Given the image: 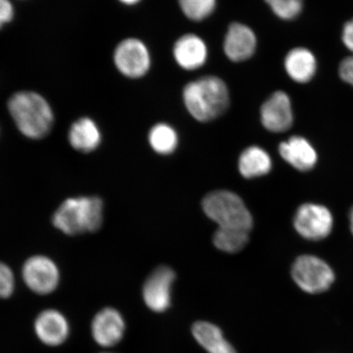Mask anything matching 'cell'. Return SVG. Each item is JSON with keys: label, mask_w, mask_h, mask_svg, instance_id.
<instances>
[{"label": "cell", "mask_w": 353, "mask_h": 353, "mask_svg": "<svg viewBox=\"0 0 353 353\" xmlns=\"http://www.w3.org/2000/svg\"><path fill=\"white\" fill-rule=\"evenodd\" d=\"M104 203L99 196H83L66 199L52 214V223L66 236L98 232L103 226Z\"/></svg>", "instance_id": "1"}, {"label": "cell", "mask_w": 353, "mask_h": 353, "mask_svg": "<svg viewBox=\"0 0 353 353\" xmlns=\"http://www.w3.org/2000/svg\"><path fill=\"white\" fill-rule=\"evenodd\" d=\"M183 101L191 116L200 122H209L222 116L230 104L226 83L207 76L188 83L183 88Z\"/></svg>", "instance_id": "2"}, {"label": "cell", "mask_w": 353, "mask_h": 353, "mask_svg": "<svg viewBox=\"0 0 353 353\" xmlns=\"http://www.w3.org/2000/svg\"><path fill=\"white\" fill-rule=\"evenodd\" d=\"M8 109L17 129L26 138H46L54 125V116L50 105L37 92H16L8 101Z\"/></svg>", "instance_id": "3"}, {"label": "cell", "mask_w": 353, "mask_h": 353, "mask_svg": "<svg viewBox=\"0 0 353 353\" xmlns=\"http://www.w3.org/2000/svg\"><path fill=\"white\" fill-rule=\"evenodd\" d=\"M208 217L219 228H235L249 232L253 228V218L241 199L228 191H215L207 195L202 203Z\"/></svg>", "instance_id": "4"}, {"label": "cell", "mask_w": 353, "mask_h": 353, "mask_svg": "<svg viewBox=\"0 0 353 353\" xmlns=\"http://www.w3.org/2000/svg\"><path fill=\"white\" fill-rule=\"evenodd\" d=\"M291 276L300 289L311 294L325 292L335 280L334 272L328 263L313 255L300 256L295 260Z\"/></svg>", "instance_id": "5"}, {"label": "cell", "mask_w": 353, "mask_h": 353, "mask_svg": "<svg viewBox=\"0 0 353 353\" xmlns=\"http://www.w3.org/2000/svg\"><path fill=\"white\" fill-rule=\"evenodd\" d=\"M21 277L33 293L48 295L59 287L61 273L54 260L46 255L37 254L26 260L21 268Z\"/></svg>", "instance_id": "6"}, {"label": "cell", "mask_w": 353, "mask_h": 353, "mask_svg": "<svg viewBox=\"0 0 353 353\" xmlns=\"http://www.w3.org/2000/svg\"><path fill=\"white\" fill-rule=\"evenodd\" d=\"M114 63L123 76L138 79L151 68V56L147 46L139 39H123L114 52Z\"/></svg>", "instance_id": "7"}, {"label": "cell", "mask_w": 353, "mask_h": 353, "mask_svg": "<svg viewBox=\"0 0 353 353\" xmlns=\"http://www.w3.org/2000/svg\"><path fill=\"white\" fill-rule=\"evenodd\" d=\"M294 225L299 235L305 239L320 241L332 232L334 219L325 206L307 203L296 211Z\"/></svg>", "instance_id": "8"}, {"label": "cell", "mask_w": 353, "mask_h": 353, "mask_svg": "<svg viewBox=\"0 0 353 353\" xmlns=\"http://www.w3.org/2000/svg\"><path fill=\"white\" fill-rule=\"evenodd\" d=\"M175 273L171 268H158L145 280L143 297L145 305L154 312H164L171 305V289Z\"/></svg>", "instance_id": "9"}, {"label": "cell", "mask_w": 353, "mask_h": 353, "mask_svg": "<svg viewBox=\"0 0 353 353\" xmlns=\"http://www.w3.org/2000/svg\"><path fill=\"white\" fill-rule=\"evenodd\" d=\"M125 319L114 307L101 309L92 321V337L98 345L103 347L117 345L125 336Z\"/></svg>", "instance_id": "10"}, {"label": "cell", "mask_w": 353, "mask_h": 353, "mask_svg": "<svg viewBox=\"0 0 353 353\" xmlns=\"http://www.w3.org/2000/svg\"><path fill=\"white\" fill-rule=\"evenodd\" d=\"M260 117L265 129L283 132L293 125L294 112L290 96L284 91H276L262 105Z\"/></svg>", "instance_id": "11"}, {"label": "cell", "mask_w": 353, "mask_h": 353, "mask_svg": "<svg viewBox=\"0 0 353 353\" xmlns=\"http://www.w3.org/2000/svg\"><path fill=\"white\" fill-rule=\"evenodd\" d=\"M39 341L48 347H59L68 341L70 333L68 319L57 309L48 308L39 313L34 322Z\"/></svg>", "instance_id": "12"}, {"label": "cell", "mask_w": 353, "mask_h": 353, "mask_svg": "<svg viewBox=\"0 0 353 353\" xmlns=\"http://www.w3.org/2000/svg\"><path fill=\"white\" fill-rule=\"evenodd\" d=\"M257 47L253 30L246 25L234 22L228 28L224 39L223 50L229 60L241 63L250 59Z\"/></svg>", "instance_id": "13"}, {"label": "cell", "mask_w": 353, "mask_h": 353, "mask_svg": "<svg viewBox=\"0 0 353 353\" xmlns=\"http://www.w3.org/2000/svg\"><path fill=\"white\" fill-rule=\"evenodd\" d=\"M173 54L180 68L194 70L205 63L208 57V48L205 41L198 35L187 34L176 41Z\"/></svg>", "instance_id": "14"}, {"label": "cell", "mask_w": 353, "mask_h": 353, "mask_svg": "<svg viewBox=\"0 0 353 353\" xmlns=\"http://www.w3.org/2000/svg\"><path fill=\"white\" fill-rule=\"evenodd\" d=\"M282 158L299 171H309L316 164L317 153L309 141L301 136H293L279 145Z\"/></svg>", "instance_id": "15"}, {"label": "cell", "mask_w": 353, "mask_h": 353, "mask_svg": "<svg viewBox=\"0 0 353 353\" xmlns=\"http://www.w3.org/2000/svg\"><path fill=\"white\" fill-rule=\"evenodd\" d=\"M317 60L314 54L304 47L294 48L285 57L284 68L294 82L307 83L312 81L317 72Z\"/></svg>", "instance_id": "16"}, {"label": "cell", "mask_w": 353, "mask_h": 353, "mask_svg": "<svg viewBox=\"0 0 353 353\" xmlns=\"http://www.w3.org/2000/svg\"><path fill=\"white\" fill-rule=\"evenodd\" d=\"M68 141L76 151L90 153L98 149L101 144V131L98 125L92 119L82 117L70 126Z\"/></svg>", "instance_id": "17"}, {"label": "cell", "mask_w": 353, "mask_h": 353, "mask_svg": "<svg viewBox=\"0 0 353 353\" xmlns=\"http://www.w3.org/2000/svg\"><path fill=\"white\" fill-rule=\"evenodd\" d=\"M192 333L196 341L208 353H237L224 337L222 330L211 322H195L192 326Z\"/></svg>", "instance_id": "18"}, {"label": "cell", "mask_w": 353, "mask_h": 353, "mask_svg": "<svg viewBox=\"0 0 353 353\" xmlns=\"http://www.w3.org/2000/svg\"><path fill=\"white\" fill-rule=\"evenodd\" d=\"M271 169V157L261 148L253 145L241 153L239 159V170L245 178L252 179L267 174Z\"/></svg>", "instance_id": "19"}, {"label": "cell", "mask_w": 353, "mask_h": 353, "mask_svg": "<svg viewBox=\"0 0 353 353\" xmlns=\"http://www.w3.org/2000/svg\"><path fill=\"white\" fill-rule=\"evenodd\" d=\"M148 140L154 151L161 154L174 152L179 143L176 131L164 123H157L152 127L149 132Z\"/></svg>", "instance_id": "20"}, {"label": "cell", "mask_w": 353, "mask_h": 353, "mask_svg": "<svg viewBox=\"0 0 353 353\" xmlns=\"http://www.w3.org/2000/svg\"><path fill=\"white\" fill-rule=\"evenodd\" d=\"M214 244L227 253L239 252L249 241V232L240 229L219 228L214 236Z\"/></svg>", "instance_id": "21"}, {"label": "cell", "mask_w": 353, "mask_h": 353, "mask_svg": "<svg viewBox=\"0 0 353 353\" xmlns=\"http://www.w3.org/2000/svg\"><path fill=\"white\" fill-rule=\"evenodd\" d=\"M184 15L192 21H203L214 12L216 0H179Z\"/></svg>", "instance_id": "22"}, {"label": "cell", "mask_w": 353, "mask_h": 353, "mask_svg": "<svg viewBox=\"0 0 353 353\" xmlns=\"http://www.w3.org/2000/svg\"><path fill=\"white\" fill-rule=\"evenodd\" d=\"M280 19L290 21L297 19L303 8V0H264Z\"/></svg>", "instance_id": "23"}, {"label": "cell", "mask_w": 353, "mask_h": 353, "mask_svg": "<svg viewBox=\"0 0 353 353\" xmlns=\"http://www.w3.org/2000/svg\"><path fill=\"white\" fill-rule=\"evenodd\" d=\"M15 288L14 273L8 264L0 262V299L10 298Z\"/></svg>", "instance_id": "24"}, {"label": "cell", "mask_w": 353, "mask_h": 353, "mask_svg": "<svg viewBox=\"0 0 353 353\" xmlns=\"http://www.w3.org/2000/svg\"><path fill=\"white\" fill-rule=\"evenodd\" d=\"M338 73L344 83L353 88V54L346 57L341 61Z\"/></svg>", "instance_id": "25"}, {"label": "cell", "mask_w": 353, "mask_h": 353, "mask_svg": "<svg viewBox=\"0 0 353 353\" xmlns=\"http://www.w3.org/2000/svg\"><path fill=\"white\" fill-rule=\"evenodd\" d=\"M14 17V8L10 0H0V29Z\"/></svg>", "instance_id": "26"}, {"label": "cell", "mask_w": 353, "mask_h": 353, "mask_svg": "<svg viewBox=\"0 0 353 353\" xmlns=\"http://www.w3.org/2000/svg\"><path fill=\"white\" fill-rule=\"evenodd\" d=\"M341 41L344 47L353 54V17L343 25L341 32Z\"/></svg>", "instance_id": "27"}, {"label": "cell", "mask_w": 353, "mask_h": 353, "mask_svg": "<svg viewBox=\"0 0 353 353\" xmlns=\"http://www.w3.org/2000/svg\"><path fill=\"white\" fill-rule=\"evenodd\" d=\"M119 1L123 4H126V6H134V4L140 2L141 0H119Z\"/></svg>", "instance_id": "28"}, {"label": "cell", "mask_w": 353, "mask_h": 353, "mask_svg": "<svg viewBox=\"0 0 353 353\" xmlns=\"http://www.w3.org/2000/svg\"><path fill=\"white\" fill-rule=\"evenodd\" d=\"M350 223L351 232L353 235V207L350 212Z\"/></svg>", "instance_id": "29"}, {"label": "cell", "mask_w": 353, "mask_h": 353, "mask_svg": "<svg viewBox=\"0 0 353 353\" xmlns=\"http://www.w3.org/2000/svg\"><path fill=\"white\" fill-rule=\"evenodd\" d=\"M103 353H112V352H103Z\"/></svg>", "instance_id": "30"}]
</instances>
